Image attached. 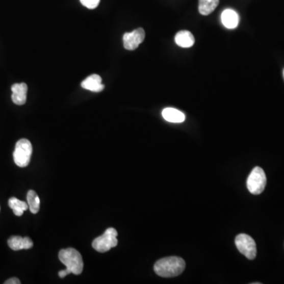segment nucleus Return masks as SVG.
Segmentation results:
<instances>
[{"instance_id": "f257e3e1", "label": "nucleus", "mask_w": 284, "mask_h": 284, "mask_svg": "<svg viewBox=\"0 0 284 284\" xmlns=\"http://www.w3.org/2000/svg\"><path fill=\"white\" fill-rule=\"evenodd\" d=\"M185 268L186 263L183 258L168 256L157 261L154 265V271L161 277H175L183 273Z\"/></svg>"}, {"instance_id": "f03ea898", "label": "nucleus", "mask_w": 284, "mask_h": 284, "mask_svg": "<svg viewBox=\"0 0 284 284\" xmlns=\"http://www.w3.org/2000/svg\"><path fill=\"white\" fill-rule=\"evenodd\" d=\"M59 258L70 273L80 275L83 271L84 264L82 255L77 249L73 248L61 249L59 253Z\"/></svg>"}, {"instance_id": "7ed1b4c3", "label": "nucleus", "mask_w": 284, "mask_h": 284, "mask_svg": "<svg viewBox=\"0 0 284 284\" xmlns=\"http://www.w3.org/2000/svg\"><path fill=\"white\" fill-rule=\"evenodd\" d=\"M33 152L31 142L27 139H21L16 143L13 157L16 165L20 168H25L30 164Z\"/></svg>"}, {"instance_id": "20e7f679", "label": "nucleus", "mask_w": 284, "mask_h": 284, "mask_svg": "<svg viewBox=\"0 0 284 284\" xmlns=\"http://www.w3.org/2000/svg\"><path fill=\"white\" fill-rule=\"evenodd\" d=\"M118 232L113 227L107 229L102 236L93 240V247L99 253H105L118 245Z\"/></svg>"}, {"instance_id": "39448f33", "label": "nucleus", "mask_w": 284, "mask_h": 284, "mask_svg": "<svg viewBox=\"0 0 284 284\" xmlns=\"http://www.w3.org/2000/svg\"><path fill=\"white\" fill-rule=\"evenodd\" d=\"M267 178L265 171L260 167H256L248 177V190L252 194L258 195L262 194L266 187Z\"/></svg>"}, {"instance_id": "423d86ee", "label": "nucleus", "mask_w": 284, "mask_h": 284, "mask_svg": "<svg viewBox=\"0 0 284 284\" xmlns=\"http://www.w3.org/2000/svg\"><path fill=\"white\" fill-rule=\"evenodd\" d=\"M238 250L249 260H253L256 256V246L254 239L246 234H240L236 238Z\"/></svg>"}, {"instance_id": "0eeeda50", "label": "nucleus", "mask_w": 284, "mask_h": 284, "mask_svg": "<svg viewBox=\"0 0 284 284\" xmlns=\"http://www.w3.org/2000/svg\"><path fill=\"white\" fill-rule=\"evenodd\" d=\"M145 37V32L142 28L137 29L131 33H126L123 35L124 47L129 51L135 50L143 42Z\"/></svg>"}, {"instance_id": "6e6552de", "label": "nucleus", "mask_w": 284, "mask_h": 284, "mask_svg": "<svg viewBox=\"0 0 284 284\" xmlns=\"http://www.w3.org/2000/svg\"><path fill=\"white\" fill-rule=\"evenodd\" d=\"M13 102L17 105H23L27 102L28 86L25 83H16L11 86Z\"/></svg>"}, {"instance_id": "1a4fd4ad", "label": "nucleus", "mask_w": 284, "mask_h": 284, "mask_svg": "<svg viewBox=\"0 0 284 284\" xmlns=\"http://www.w3.org/2000/svg\"><path fill=\"white\" fill-rule=\"evenodd\" d=\"M81 85L83 89L94 93H99L105 89V86L102 84V79L98 74L90 75L86 78Z\"/></svg>"}, {"instance_id": "9d476101", "label": "nucleus", "mask_w": 284, "mask_h": 284, "mask_svg": "<svg viewBox=\"0 0 284 284\" xmlns=\"http://www.w3.org/2000/svg\"><path fill=\"white\" fill-rule=\"evenodd\" d=\"M8 246L13 250L18 251L21 249H31L33 246V242L30 238H22L21 236H11L8 239Z\"/></svg>"}, {"instance_id": "9b49d317", "label": "nucleus", "mask_w": 284, "mask_h": 284, "mask_svg": "<svg viewBox=\"0 0 284 284\" xmlns=\"http://www.w3.org/2000/svg\"><path fill=\"white\" fill-rule=\"evenodd\" d=\"M221 21L226 28L229 30L237 28L239 23V16L236 11L231 9H227L223 11L221 14Z\"/></svg>"}, {"instance_id": "f8f14e48", "label": "nucleus", "mask_w": 284, "mask_h": 284, "mask_svg": "<svg viewBox=\"0 0 284 284\" xmlns=\"http://www.w3.org/2000/svg\"><path fill=\"white\" fill-rule=\"evenodd\" d=\"M174 40H175L177 45L181 47H184V48L191 47L195 42L193 34L190 31H187V30H183V31L177 33Z\"/></svg>"}, {"instance_id": "ddd939ff", "label": "nucleus", "mask_w": 284, "mask_h": 284, "mask_svg": "<svg viewBox=\"0 0 284 284\" xmlns=\"http://www.w3.org/2000/svg\"><path fill=\"white\" fill-rule=\"evenodd\" d=\"M162 115L166 121L173 123H181L184 122L186 119L185 115L183 112L172 108H167L164 109Z\"/></svg>"}, {"instance_id": "4468645a", "label": "nucleus", "mask_w": 284, "mask_h": 284, "mask_svg": "<svg viewBox=\"0 0 284 284\" xmlns=\"http://www.w3.org/2000/svg\"><path fill=\"white\" fill-rule=\"evenodd\" d=\"M220 0H199V12L202 15H209L215 11Z\"/></svg>"}, {"instance_id": "2eb2a0df", "label": "nucleus", "mask_w": 284, "mask_h": 284, "mask_svg": "<svg viewBox=\"0 0 284 284\" xmlns=\"http://www.w3.org/2000/svg\"><path fill=\"white\" fill-rule=\"evenodd\" d=\"M10 208L14 212V215L17 216H21L24 211L29 209L28 203L24 202L22 200H18L16 197H11L8 201Z\"/></svg>"}, {"instance_id": "dca6fc26", "label": "nucleus", "mask_w": 284, "mask_h": 284, "mask_svg": "<svg viewBox=\"0 0 284 284\" xmlns=\"http://www.w3.org/2000/svg\"><path fill=\"white\" fill-rule=\"evenodd\" d=\"M27 201L30 212L33 214H37L40 210V198L37 193L33 190H30L27 194Z\"/></svg>"}, {"instance_id": "f3484780", "label": "nucleus", "mask_w": 284, "mask_h": 284, "mask_svg": "<svg viewBox=\"0 0 284 284\" xmlns=\"http://www.w3.org/2000/svg\"><path fill=\"white\" fill-rule=\"evenodd\" d=\"M82 5L87 7L88 9H95L99 5L100 0H80Z\"/></svg>"}, {"instance_id": "a211bd4d", "label": "nucleus", "mask_w": 284, "mask_h": 284, "mask_svg": "<svg viewBox=\"0 0 284 284\" xmlns=\"http://www.w3.org/2000/svg\"><path fill=\"white\" fill-rule=\"evenodd\" d=\"M5 284H20L21 282H20L19 279L18 278H11V279H8V280L4 282Z\"/></svg>"}, {"instance_id": "6ab92c4d", "label": "nucleus", "mask_w": 284, "mask_h": 284, "mask_svg": "<svg viewBox=\"0 0 284 284\" xmlns=\"http://www.w3.org/2000/svg\"><path fill=\"white\" fill-rule=\"evenodd\" d=\"M69 274L70 273V272H69L68 270H67V269H63V270H61L60 271V272H59V275H60V278H64L65 276H66V275H69Z\"/></svg>"}, {"instance_id": "aec40b11", "label": "nucleus", "mask_w": 284, "mask_h": 284, "mask_svg": "<svg viewBox=\"0 0 284 284\" xmlns=\"http://www.w3.org/2000/svg\"><path fill=\"white\" fill-rule=\"evenodd\" d=\"M283 78H284V70H283Z\"/></svg>"}]
</instances>
